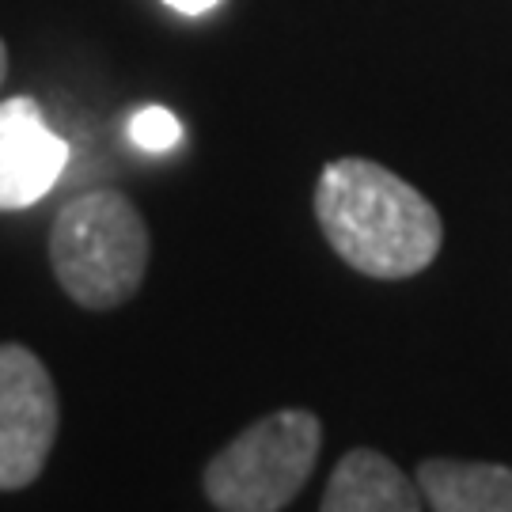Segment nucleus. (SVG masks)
Returning a JSON list of instances; mask_svg holds the SVG:
<instances>
[{
  "label": "nucleus",
  "mask_w": 512,
  "mask_h": 512,
  "mask_svg": "<svg viewBox=\"0 0 512 512\" xmlns=\"http://www.w3.org/2000/svg\"><path fill=\"white\" fill-rule=\"evenodd\" d=\"M315 217L334 255L376 281L421 274L444 243L437 205L365 156H342L323 167Z\"/></svg>",
  "instance_id": "f257e3e1"
},
{
  "label": "nucleus",
  "mask_w": 512,
  "mask_h": 512,
  "mask_svg": "<svg viewBox=\"0 0 512 512\" xmlns=\"http://www.w3.org/2000/svg\"><path fill=\"white\" fill-rule=\"evenodd\" d=\"M57 285L88 311L129 304L148 270V224L118 190H88L50 228Z\"/></svg>",
  "instance_id": "f03ea898"
},
{
  "label": "nucleus",
  "mask_w": 512,
  "mask_h": 512,
  "mask_svg": "<svg viewBox=\"0 0 512 512\" xmlns=\"http://www.w3.org/2000/svg\"><path fill=\"white\" fill-rule=\"evenodd\" d=\"M323 444L311 410H277L243 429L205 467V497L220 512H281L308 486Z\"/></svg>",
  "instance_id": "7ed1b4c3"
},
{
  "label": "nucleus",
  "mask_w": 512,
  "mask_h": 512,
  "mask_svg": "<svg viewBox=\"0 0 512 512\" xmlns=\"http://www.w3.org/2000/svg\"><path fill=\"white\" fill-rule=\"evenodd\" d=\"M57 387L38 353L0 342V490L31 486L57 440Z\"/></svg>",
  "instance_id": "20e7f679"
},
{
  "label": "nucleus",
  "mask_w": 512,
  "mask_h": 512,
  "mask_svg": "<svg viewBox=\"0 0 512 512\" xmlns=\"http://www.w3.org/2000/svg\"><path fill=\"white\" fill-rule=\"evenodd\" d=\"M69 167V145L57 137L31 95L0 103V213L42 202Z\"/></svg>",
  "instance_id": "39448f33"
},
{
  "label": "nucleus",
  "mask_w": 512,
  "mask_h": 512,
  "mask_svg": "<svg viewBox=\"0 0 512 512\" xmlns=\"http://www.w3.org/2000/svg\"><path fill=\"white\" fill-rule=\"evenodd\" d=\"M319 512H421V490L372 448H357L338 459Z\"/></svg>",
  "instance_id": "423d86ee"
},
{
  "label": "nucleus",
  "mask_w": 512,
  "mask_h": 512,
  "mask_svg": "<svg viewBox=\"0 0 512 512\" xmlns=\"http://www.w3.org/2000/svg\"><path fill=\"white\" fill-rule=\"evenodd\" d=\"M418 490L433 512H512V467L425 459L418 467Z\"/></svg>",
  "instance_id": "0eeeda50"
},
{
  "label": "nucleus",
  "mask_w": 512,
  "mask_h": 512,
  "mask_svg": "<svg viewBox=\"0 0 512 512\" xmlns=\"http://www.w3.org/2000/svg\"><path fill=\"white\" fill-rule=\"evenodd\" d=\"M129 141L141 152H171L183 141V126L167 107H145L129 118Z\"/></svg>",
  "instance_id": "6e6552de"
},
{
  "label": "nucleus",
  "mask_w": 512,
  "mask_h": 512,
  "mask_svg": "<svg viewBox=\"0 0 512 512\" xmlns=\"http://www.w3.org/2000/svg\"><path fill=\"white\" fill-rule=\"evenodd\" d=\"M175 12H186V16H202L209 8H217L220 0H167Z\"/></svg>",
  "instance_id": "1a4fd4ad"
},
{
  "label": "nucleus",
  "mask_w": 512,
  "mask_h": 512,
  "mask_svg": "<svg viewBox=\"0 0 512 512\" xmlns=\"http://www.w3.org/2000/svg\"><path fill=\"white\" fill-rule=\"evenodd\" d=\"M4 80H8V46L0 42V88H4Z\"/></svg>",
  "instance_id": "9d476101"
}]
</instances>
